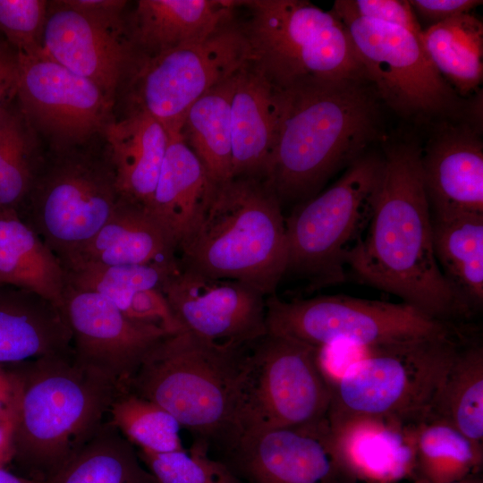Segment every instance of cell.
Here are the masks:
<instances>
[{
	"mask_svg": "<svg viewBox=\"0 0 483 483\" xmlns=\"http://www.w3.org/2000/svg\"><path fill=\"white\" fill-rule=\"evenodd\" d=\"M6 43V40L3 38V36L0 34V47Z\"/></svg>",
	"mask_w": 483,
	"mask_h": 483,
	"instance_id": "obj_48",
	"label": "cell"
},
{
	"mask_svg": "<svg viewBox=\"0 0 483 483\" xmlns=\"http://www.w3.org/2000/svg\"><path fill=\"white\" fill-rule=\"evenodd\" d=\"M428 417L450 423L483 445V346L467 338L460 346Z\"/></svg>",
	"mask_w": 483,
	"mask_h": 483,
	"instance_id": "obj_31",
	"label": "cell"
},
{
	"mask_svg": "<svg viewBox=\"0 0 483 483\" xmlns=\"http://www.w3.org/2000/svg\"><path fill=\"white\" fill-rule=\"evenodd\" d=\"M412 10L431 25L470 13L483 2L479 0H411Z\"/></svg>",
	"mask_w": 483,
	"mask_h": 483,
	"instance_id": "obj_41",
	"label": "cell"
},
{
	"mask_svg": "<svg viewBox=\"0 0 483 483\" xmlns=\"http://www.w3.org/2000/svg\"><path fill=\"white\" fill-rule=\"evenodd\" d=\"M330 12L346 27L381 102L405 118L459 113L458 94L429 60L420 37L395 24Z\"/></svg>",
	"mask_w": 483,
	"mask_h": 483,
	"instance_id": "obj_13",
	"label": "cell"
},
{
	"mask_svg": "<svg viewBox=\"0 0 483 483\" xmlns=\"http://www.w3.org/2000/svg\"><path fill=\"white\" fill-rule=\"evenodd\" d=\"M236 74L193 103L181 131L216 185L232 178L231 100Z\"/></svg>",
	"mask_w": 483,
	"mask_h": 483,
	"instance_id": "obj_30",
	"label": "cell"
},
{
	"mask_svg": "<svg viewBox=\"0 0 483 483\" xmlns=\"http://www.w3.org/2000/svg\"><path fill=\"white\" fill-rule=\"evenodd\" d=\"M17 54L6 42L0 47V107L15 95Z\"/></svg>",
	"mask_w": 483,
	"mask_h": 483,
	"instance_id": "obj_43",
	"label": "cell"
},
{
	"mask_svg": "<svg viewBox=\"0 0 483 483\" xmlns=\"http://www.w3.org/2000/svg\"><path fill=\"white\" fill-rule=\"evenodd\" d=\"M161 291L184 329L201 339L242 347L267 334V296L244 283L179 264Z\"/></svg>",
	"mask_w": 483,
	"mask_h": 483,
	"instance_id": "obj_16",
	"label": "cell"
},
{
	"mask_svg": "<svg viewBox=\"0 0 483 483\" xmlns=\"http://www.w3.org/2000/svg\"><path fill=\"white\" fill-rule=\"evenodd\" d=\"M108 421L138 450L166 453L184 448L179 421L160 405L131 392L115 397Z\"/></svg>",
	"mask_w": 483,
	"mask_h": 483,
	"instance_id": "obj_36",
	"label": "cell"
},
{
	"mask_svg": "<svg viewBox=\"0 0 483 483\" xmlns=\"http://www.w3.org/2000/svg\"><path fill=\"white\" fill-rule=\"evenodd\" d=\"M44 54L94 82L115 104L135 60L125 21L108 23L66 0L48 1Z\"/></svg>",
	"mask_w": 483,
	"mask_h": 483,
	"instance_id": "obj_18",
	"label": "cell"
},
{
	"mask_svg": "<svg viewBox=\"0 0 483 483\" xmlns=\"http://www.w3.org/2000/svg\"><path fill=\"white\" fill-rule=\"evenodd\" d=\"M13 386L8 372L0 365V419L13 411Z\"/></svg>",
	"mask_w": 483,
	"mask_h": 483,
	"instance_id": "obj_45",
	"label": "cell"
},
{
	"mask_svg": "<svg viewBox=\"0 0 483 483\" xmlns=\"http://www.w3.org/2000/svg\"><path fill=\"white\" fill-rule=\"evenodd\" d=\"M176 248L147 208L120 199L101 228L61 262L63 267L82 264L147 265L178 263Z\"/></svg>",
	"mask_w": 483,
	"mask_h": 483,
	"instance_id": "obj_23",
	"label": "cell"
},
{
	"mask_svg": "<svg viewBox=\"0 0 483 483\" xmlns=\"http://www.w3.org/2000/svg\"><path fill=\"white\" fill-rule=\"evenodd\" d=\"M48 1L0 0V34L17 54L44 55Z\"/></svg>",
	"mask_w": 483,
	"mask_h": 483,
	"instance_id": "obj_38",
	"label": "cell"
},
{
	"mask_svg": "<svg viewBox=\"0 0 483 483\" xmlns=\"http://www.w3.org/2000/svg\"><path fill=\"white\" fill-rule=\"evenodd\" d=\"M279 116V89L250 62L236 74L231 100L232 178L265 180Z\"/></svg>",
	"mask_w": 483,
	"mask_h": 483,
	"instance_id": "obj_20",
	"label": "cell"
},
{
	"mask_svg": "<svg viewBox=\"0 0 483 483\" xmlns=\"http://www.w3.org/2000/svg\"><path fill=\"white\" fill-rule=\"evenodd\" d=\"M256 483H354L327 418L286 428L259 429L233 445Z\"/></svg>",
	"mask_w": 483,
	"mask_h": 483,
	"instance_id": "obj_17",
	"label": "cell"
},
{
	"mask_svg": "<svg viewBox=\"0 0 483 483\" xmlns=\"http://www.w3.org/2000/svg\"><path fill=\"white\" fill-rule=\"evenodd\" d=\"M120 197L148 209L169 143V133L144 112L125 114L105 130Z\"/></svg>",
	"mask_w": 483,
	"mask_h": 483,
	"instance_id": "obj_26",
	"label": "cell"
},
{
	"mask_svg": "<svg viewBox=\"0 0 483 483\" xmlns=\"http://www.w3.org/2000/svg\"><path fill=\"white\" fill-rule=\"evenodd\" d=\"M169 136L148 211L178 250L200 218L216 184L182 133H170Z\"/></svg>",
	"mask_w": 483,
	"mask_h": 483,
	"instance_id": "obj_25",
	"label": "cell"
},
{
	"mask_svg": "<svg viewBox=\"0 0 483 483\" xmlns=\"http://www.w3.org/2000/svg\"><path fill=\"white\" fill-rule=\"evenodd\" d=\"M416 483H431V482H428V481H426L424 479H419ZM448 483H479V482L477 481V480H474L473 477H471V478H469V479H463V480L454 481V482H448Z\"/></svg>",
	"mask_w": 483,
	"mask_h": 483,
	"instance_id": "obj_47",
	"label": "cell"
},
{
	"mask_svg": "<svg viewBox=\"0 0 483 483\" xmlns=\"http://www.w3.org/2000/svg\"><path fill=\"white\" fill-rule=\"evenodd\" d=\"M177 252L184 268L274 294L288 262L282 205L261 180L236 177L216 184Z\"/></svg>",
	"mask_w": 483,
	"mask_h": 483,
	"instance_id": "obj_4",
	"label": "cell"
},
{
	"mask_svg": "<svg viewBox=\"0 0 483 483\" xmlns=\"http://www.w3.org/2000/svg\"><path fill=\"white\" fill-rule=\"evenodd\" d=\"M205 445L197 444L190 450L138 453L157 483H238L225 465L207 455Z\"/></svg>",
	"mask_w": 483,
	"mask_h": 483,
	"instance_id": "obj_37",
	"label": "cell"
},
{
	"mask_svg": "<svg viewBox=\"0 0 483 483\" xmlns=\"http://www.w3.org/2000/svg\"><path fill=\"white\" fill-rule=\"evenodd\" d=\"M13 428L14 417L13 411L0 419V468H4L13 457Z\"/></svg>",
	"mask_w": 483,
	"mask_h": 483,
	"instance_id": "obj_44",
	"label": "cell"
},
{
	"mask_svg": "<svg viewBox=\"0 0 483 483\" xmlns=\"http://www.w3.org/2000/svg\"><path fill=\"white\" fill-rule=\"evenodd\" d=\"M64 312L78 361L112 382L121 392L147 353L169 335L161 327L127 318L112 301L68 285Z\"/></svg>",
	"mask_w": 483,
	"mask_h": 483,
	"instance_id": "obj_15",
	"label": "cell"
},
{
	"mask_svg": "<svg viewBox=\"0 0 483 483\" xmlns=\"http://www.w3.org/2000/svg\"><path fill=\"white\" fill-rule=\"evenodd\" d=\"M464 332L368 348L332 386L327 419L369 417L416 425L430 414Z\"/></svg>",
	"mask_w": 483,
	"mask_h": 483,
	"instance_id": "obj_6",
	"label": "cell"
},
{
	"mask_svg": "<svg viewBox=\"0 0 483 483\" xmlns=\"http://www.w3.org/2000/svg\"><path fill=\"white\" fill-rule=\"evenodd\" d=\"M331 11L395 24L419 37L423 30L406 0H337Z\"/></svg>",
	"mask_w": 483,
	"mask_h": 483,
	"instance_id": "obj_39",
	"label": "cell"
},
{
	"mask_svg": "<svg viewBox=\"0 0 483 483\" xmlns=\"http://www.w3.org/2000/svg\"><path fill=\"white\" fill-rule=\"evenodd\" d=\"M382 165V157L362 155L326 191L285 218L286 274L308 278L312 289L345 280L347 257L374 209Z\"/></svg>",
	"mask_w": 483,
	"mask_h": 483,
	"instance_id": "obj_10",
	"label": "cell"
},
{
	"mask_svg": "<svg viewBox=\"0 0 483 483\" xmlns=\"http://www.w3.org/2000/svg\"><path fill=\"white\" fill-rule=\"evenodd\" d=\"M71 350L72 333L61 308L33 292L0 286V365Z\"/></svg>",
	"mask_w": 483,
	"mask_h": 483,
	"instance_id": "obj_24",
	"label": "cell"
},
{
	"mask_svg": "<svg viewBox=\"0 0 483 483\" xmlns=\"http://www.w3.org/2000/svg\"><path fill=\"white\" fill-rule=\"evenodd\" d=\"M15 97L48 151L94 142L114 120V103L94 82L45 54H17Z\"/></svg>",
	"mask_w": 483,
	"mask_h": 483,
	"instance_id": "obj_14",
	"label": "cell"
},
{
	"mask_svg": "<svg viewBox=\"0 0 483 483\" xmlns=\"http://www.w3.org/2000/svg\"><path fill=\"white\" fill-rule=\"evenodd\" d=\"M318 355V348L267 333L247 346L237 384L233 446L253 431L327 418L333 392Z\"/></svg>",
	"mask_w": 483,
	"mask_h": 483,
	"instance_id": "obj_8",
	"label": "cell"
},
{
	"mask_svg": "<svg viewBox=\"0 0 483 483\" xmlns=\"http://www.w3.org/2000/svg\"><path fill=\"white\" fill-rule=\"evenodd\" d=\"M416 470L431 483L463 480L479 470L483 460L480 445L442 419L428 417L415 429Z\"/></svg>",
	"mask_w": 483,
	"mask_h": 483,
	"instance_id": "obj_34",
	"label": "cell"
},
{
	"mask_svg": "<svg viewBox=\"0 0 483 483\" xmlns=\"http://www.w3.org/2000/svg\"><path fill=\"white\" fill-rule=\"evenodd\" d=\"M119 199L108 148L94 141L47 150L17 212L62 262L101 228Z\"/></svg>",
	"mask_w": 483,
	"mask_h": 483,
	"instance_id": "obj_9",
	"label": "cell"
},
{
	"mask_svg": "<svg viewBox=\"0 0 483 483\" xmlns=\"http://www.w3.org/2000/svg\"><path fill=\"white\" fill-rule=\"evenodd\" d=\"M431 220L440 270L473 312L483 303V214L431 215Z\"/></svg>",
	"mask_w": 483,
	"mask_h": 483,
	"instance_id": "obj_28",
	"label": "cell"
},
{
	"mask_svg": "<svg viewBox=\"0 0 483 483\" xmlns=\"http://www.w3.org/2000/svg\"><path fill=\"white\" fill-rule=\"evenodd\" d=\"M46 483H157L138 450L108 419Z\"/></svg>",
	"mask_w": 483,
	"mask_h": 483,
	"instance_id": "obj_32",
	"label": "cell"
},
{
	"mask_svg": "<svg viewBox=\"0 0 483 483\" xmlns=\"http://www.w3.org/2000/svg\"><path fill=\"white\" fill-rule=\"evenodd\" d=\"M13 386V457L29 479H52L108 419L121 391L72 351L18 363Z\"/></svg>",
	"mask_w": 483,
	"mask_h": 483,
	"instance_id": "obj_3",
	"label": "cell"
},
{
	"mask_svg": "<svg viewBox=\"0 0 483 483\" xmlns=\"http://www.w3.org/2000/svg\"><path fill=\"white\" fill-rule=\"evenodd\" d=\"M76 10L108 23H122L127 4L123 0H66Z\"/></svg>",
	"mask_w": 483,
	"mask_h": 483,
	"instance_id": "obj_42",
	"label": "cell"
},
{
	"mask_svg": "<svg viewBox=\"0 0 483 483\" xmlns=\"http://www.w3.org/2000/svg\"><path fill=\"white\" fill-rule=\"evenodd\" d=\"M237 1L139 0L125 18L136 57H151L208 37L233 18Z\"/></svg>",
	"mask_w": 483,
	"mask_h": 483,
	"instance_id": "obj_22",
	"label": "cell"
},
{
	"mask_svg": "<svg viewBox=\"0 0 483 483\" xmlns=\"http://www.w3.org/2000/svg\"><path fill=\"white\" fill-rule=\"evenodd\" d=\"M248 345L218 344L188 331L169 335L147 353L126 391L160 405L204 439L230 441Z\"/></svg>",
	"mask_w": 483,
	"mask_h": 483,
	"instance_id": "obj_5",
	"label": "cell"
},
{
	"mask_svg": "<svg viewBox=\"0 0 483 483\" xmlns=\"http://www.w3.org/2000/svg\"><path fill=\"white\" fill-rule=\"evenodd\" d=\"M423 47L440 75L462 96L472 93L483 78V25L471 13L422 30Z\"/></svg>",
	"mask_w": 483,
	"mask_h": 483,
	"instance_id": "obj_29",
	"label": "cell"
},
{
	"mask_svg": "<svg viewBox=\"0 0 483 483\" xmlns=\"http://www.w3.org/2000/svg\"><path fill=\"white\" fill-rule=\"evenodd\" d=\"M421 151L415 141L385 145L374 209L346 266L360 282L435 318L455 323L472 312L445 278L435 257Z\"/></svg>",
	"mask_w": 483,
	"mask_h": 483,
	"instance_id": "obj_1",
	"label": "cell"
},
{
	"mask_svg": "<svg viewBox=\"0 0 483 483\" xmlns=\"http://www.w3.org/2000/svg\"><path fill=\"white\" fill-rule=\"evenodd\" d=\"M13 97L0 107V208L18 211L47 150L43 148L39 136Z\"/></svg>",
	"mask_w": 483,
	"mask_h": 483,
	"instance_id": "obj_33",
	"label": "cell"
},
{
	"mask_svg": "<svg viewBox=\"0 0 483 483\" xmlns=\"http://www.w3.org/2000/svg\"><path fill=\"white\" fill-rule=\"evenodd\" d=\"M0 483H43L13 474L4 468H0Z\"/></svg>",
	"mask_w": 483,
	"mask_h": 483,
	"instance_id": "obj_46",
	"label": "cell"
},
{
	"mask_svg": "<svg viewBox=\"0 0 483 483\" xmlns=\"http://www.w3.org/2000/svg\"><path fill=\"white\" fill-rule=\"evenodd\" d=\"M179 268L176 264L104 265L82 264L64 267L66 285L79 291L98 293L121 311L131 296L148 289H162Z\"/></svg>",
	"mask_w": 483,
	"mask_h": 483,
	"instance_id": "obj_35",
	"label": "cell"
},
{
	"mask_svg": "<svg viewBox=\"0 0 483 483\" xmlns=\"http://www.w3.org/2000/svg\"><path fill=\"white\" fill-rule=\"evenodd\" d=\"M122 312L134 321L157 326L170 335L186 331L160 289L135 292Z\"/></svg>",
	"mask_w": 483,
	"mask_h": 483,
	"instance_id": "obj_40",
	"label": "cell"
},
{
	"mask_svg": "<svg viewBox=\"0 0 483 483\" xmlns=\"http://www.w3.org/2000/svg\"><path fill=\"white\" fill-rule=\"evenodd\" d=\"M279 89V88H278ZM276 142L265 184L302 202L380 135L381 100L368 80H305L279 89Z\"/></svg>",
	"mask_w": 483,
	"mask_h": 483,
	"instance_id": "obj_2",
	"label": "cell"
},
{
	"mask_svg": "<svg viewBox=\"0 0 483 483\" xmlns=\"http://www.w3.org/2000/svg\"><path fill=\"white\" fill-rule=\"evenodd\" d=\"M0 282L33 292L64 310V269L13 208H0Z\"/></svg>",
	"mask_w": 483,
	"mask_h": 483,
	"instance_id": "obj_27",
	"label": "cell"
},
{
	"mask_svg": "<svg viewBox=\"0 0 483 483\" xmlns=\"http://www.w3.org/2000/svg\"><path fill=\"white\" fill-rule=\"evenodd\" d=\"M2 285H4V284H2V283L0 282V286H2Z\"/></svg>",
	"mask_w": 483,
	"mask_h": 483,
	"instance_id": "obj_49",
	"label": "cell"
},
{
	"mask_svg": "<svg viewBox=\"0 0 483 483\" xmlns=\"http://www.w3.org/2000/svg\"><path fill=\"white\" fill-rule=\"evenodd\" d=\"M328 422L343 462L356 480L393 483L415 473L417 424L369 417Z\"/></svg>",
	"mask_w": 483,
	"mask_h": 483,
	"instance_id": "obj_21",
	"label": "cell"
},
{
	"mask_svg": "<svg viewBox=\"0 0 483 483\" xmlns=\"http://www.w3.org/2000/svg\"><path fill=\"white\" fill-rule=\"evenodd\" d=\"M267 333L315 348L345 343L363 348L418 341L462 330L406 302L348 295H319L284 301L266 299Z\"/></svg>",
	"mask_w": 483,
	"mask_h": 483,
	"instance_id": "obj_11",
	"label": "cell"
},
{
	"mask_svg": "<svg viewBox=\"0 0 483 483\" xmlns=\"http://www.w3.org/2000/svg\"><path fill=\"white\" fill-rule=\"evenodd\" d=\"M250 62L245 29L233 18L201 41L151 57H136L120 89L125 114L147 113L169 134L181 132L193 103Z\"/></svg>",
	"mask_w": 483,
	"mask_h": 483,
	"instance_id": "obj_12",
	"label": "cell"
},
{
	"mask_svg": "<svg viewBox=\"0 0 483 483\" xmlns=\"http://www.w3.org/2000/svg\"><path fill=\"white\" fill-rule=\"evenodd\" d=\"M250 13L244 27L250 64L272 84L305 80H368L344 24L306 0L238 1Z\"/></svg>",
	"mask_w": 483,
	"mask_h": 483,
	"instance_id": "obj_7",
	"label": "cell"
},
{
	"mask_svg": "<svg viewBox=\"0 0 483 483\" xmlns=\"http://www.w3.org/2000/svg\"><path fill=\"white\" fill-rule=\"evenodd\" d=\"M431 215L483 214V143L469 123L443 122L421 151Z\"/></svg>",
	"mask_w": 483,
	"mask_h": 483,
	"instance_id": "obj_19",
	"label": "cell"
}]
</instances>
